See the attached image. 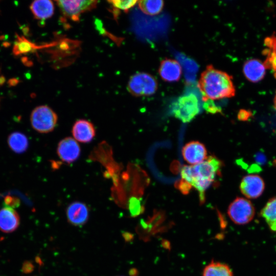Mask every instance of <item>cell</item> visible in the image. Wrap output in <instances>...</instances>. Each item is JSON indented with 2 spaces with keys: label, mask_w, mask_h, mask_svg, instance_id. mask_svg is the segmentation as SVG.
Listing matches in <instances>:
<instances>
[{
  "label": "cell",
  "mask_w": 276,
  "mask_h": 276,
  "mask_svg": "<svg viewBox=\"0 0 276 276\" xmlns=\"http://www.w3.org/2000/svg\"><path fill=\"white\" fill-rule=\"evenodd\" d=\"M198 86L202 101L230 98L235 96L236 88L233 77L227 73L208 65L201 74Z\"/></svg>",
  "instance_id": "1"
},
{
  "label": "cell",
  "mask_w": 276,
  "mask_h": 276,
  "mask_svg": "<svg viewBox=\"0 0 276 276\" xmlns=\"http://www.w3.org/2000/svg\"><path fill=\"white\" fill-rule=\"evenodd\" d=\"M222 165L220 160L210 155L198 164L183 166L180 172L181 179L198 192L200 201L203 202L204 192L220 172Z\"/></svg>",
  "instance_id": "2"
},
{
  "label": "cell",
  "mask_w": 276,
  "mask_h": 276,
  "mask_svg": "<svg viewBox=\"0 0 276 276\" xmlns=\"http://www.w3.org/2000/svg\"><path fill=\"white\" fill-rule=\"evenodd\" d=\"M171 110L176 119L183 123H189L200 111L198 99L193 94L182 95L172 104Z\"/></svg>",
  "instance_id": "3"
},
{
  "label": "cell",
  "mask_w": 276,
  "mask_h": 276,
  "mask_svg": "<svg viewBox=\"0 0 276 276\" xmlns=\"http://www.w3.org/2000/svg\"><path fill=\"white\" fill-rule=\"evenodd\" d=\"M158 88V82L152 75L145 73H136L130 78L127 90L135 97L149 96L154 94Z\"/></svg>",
  "instance_id": "4"
},
{
  "label": "cell",
  "mask_w": 276,
  "mask_h": 276,
  "mask_svg": "<svg viewBox=\"0 0 276 276\" xmlns=\"http://www.w3.org/2000/svg\"><path fill=\"white\" fill-rule=\"evenodd\" d=\"M57 114L47 105L36 107L30 116L31 124L33 129L42 133L52 131L57 125Z\"/></svg>",
  "instance_id": "5"
},
{
  "label": "cell",
  "mask_w": 276,
  "mask_h": 276,
  "mask_svg": "<svg viewBox=\"0 0 276 276\" xmlns=\"http://www.w3.org/2000/svg\"><path fill=\"white\" fill-rule=\"evenodd\" d=\"M227 214L236 224L245 225L254 218L255 209L249 200L243 197H237L229 204Z\"/></svg>",
  "instance_id": "6"
},
{
  "label": "cell",
  "mask_w": 276,
  "mask_h": 276,
  "mask_svg": "<svg viewBox=\"0 0 276 276\" xmlns=\"http://www.w3.org/2000/svg\"><path fill=\"white\" fill-rule=\"evenodd\" d=\"M63 16L70 19L78 21L81 15L91 10L97 6V1L73 0L56 1Z\"/></svg>",
  "instance_id": "7"
},
{
  "label": "cell",
  "mask_w": 276,
  "mask_h": 276,
  "mask_svg": "<svg viewBox=\"0 0 276 276\" xmlns=\"http://www.w3.org/2000/svg\"><path fill=\"white\" fill-rule=\"evenodd\" d=\"M265 189V183L260 176L248 175L244 176L240 183L241 193L247 198L255 199L260 197Z\"/></svg>",
  "instance_id": "8"
},
{
  "label": "cell",
  "mask_w": 276,
  "mask_h": 276,
  "mask_svg": "<svg viewBox=\"0 0 276 276\" xmlns=\"http://www.w3.org/2000/svg\"><path fill=\"white\" fill-rule=\"evenodd\" d=\"M57 152L63 162L71 164L79 157L81 149L77 141L71 137H67L59 142Z\"/></svg>",
  "instance_id": "9"
},
{
  "label": "cell",
  "mask_w": 276,
  "mask_h": 276,
  "mask_svg": "<svg viewBox=\"0 0 276 276\" xmlns=\"http://www.w3.org/2000/svg\"><path fill=\"white\" fill-rule=\"evenodd\" d=\"M182 155L184 159L191 165L198 164L208 157L205 146L198 141L187 143L182 149Z\"/></svg>",
  "instance_id": "10"
},
{
  "label": "cell",
  "mask_w": 276,
  "mask_h": 276,
  "mask_svg": "<svg viewBox=\"0 0 276 276\" xmlns=\"http://www.w3.org/2000/svg\"><path fill=\"white\" fill-rule=\"evenodd\" d=\"M158 74L162 79L165 82H177L182 74L181 66L175 59L165 58L160 63Z\"/></svg>",
  "instance_id": "11"
},
{
  "label": "cell",
  "mask_w": 276,
  "mask_h": 276,
  "mask_svg": "<svg viewBox=\"0 0 276 276\" xmlns=\"http://www.w3.org/2000/svg\"><path fill=\"white\" fill-rule=\"evenodd\" d=\"M72 133L76 141L83 143L90 142L96 135L94 125L89 121L80 119L76 121L73 126Z\"/></svg>",
  "instance_id": "12"
},
{
  "label": "cell",
  "mask_w": 276,
  "mask_h": 276,
  "mask_svg": "<svg viewBox=\"0 0 276 276\" xmlns=\"http://www.w3.org/2000/svg\"><path fill=\"white\" fill-rule=\"evenodd\" d=\"M66 214L68 221L75 225L84 224L89 217V211L86 205L80 201H74L67 206Z\"/></svg>",
  "instance_id": "13"
},
{
  "label": "cell",
  "mask_w": 276,
  "mask_h": 276,
  "mask_svg": "<svg viewBox=\"0 0 276 276\" xmlns=\"http://www.w3.org/2000/svg\"><path fill=\"white\" fill-rule=\"evenodd\" d=\"M19 223V216L14 209L7 206L0 210V231L12 233L18 228Z\"/></svg>",
  "instance_id": "14"
},
{
  "label": "cell",
  "mask_w": 276,
  "mask_h": 276,
  "mask_svg": "<svg viewBox=\"0 0 276 276\" xmlns=\"http://www.w3.org/2000/svg\"><path fill=\"white\" fill-rule=\"evenodd\" d=\"M243 73L250 82L256 83L261 81L266 74V67L263 63L257 59L246 61L243 66Z\"/></svg>",
  "instance_id": "15"
},
{
  "label": "cell",
  "mask_w": 276,
  "mask_h": 276,
  "mask_svg": "<svg viewBox=\"0 0 276 276\" xmlns=\"http://www.w3.org/2000/svg\"><path fill=\"white\" fill-rule=\"evenodd\" d=\"M30 10L35 18L44 20L52 16L54 12V6L52 1L38 0L32 3Z\"/></svg>",
  "instance_id": "16"
},
{
  "label": "cell",
  "mask_w": 276,
  "mask_h": 276,
  "mask_svg": "<svg viewBox=\"0 0 276 276\" xmlns=\"http://www.w3.org/2000/svg\"><path fill=\"white\" fill-rule=\"evenodd\" d=\"M265 44L267 47L263 51L266 56V59L263 63L266 68L272 71L276 78V37L274 35L267 37L265 40Z\"/></svg>",
  "instance_id": "17"
},
{
  "label": "cell",
  "mask_w": 276,
  "mask_h": 276,
  "mask_svg": "<svg viewBox=\"0 0 276 276\" xmlns=\"http://www.w3.org/2000/svg\"><path fill=\"white\" fill-rule=\"evenodd\" d=\"M46 47L47 45L36 44L28 40L24 36H19L16 34V39L13 47L12 53L15 56H19L34 52Z\"/></svg>",
  "instance_id": "18"
},
{
  "label": "cell",
  "mask_w": 276,
  "mask_h": 276,
  "mask_svg": "<svg viewBox=\"0 0 276 276\" xmlns=\"http://www.w3.org/2000/svg\"><path fill=\"white\" fill-rule=\"evenodd\" d=\"M269 229L276 233V197L270 198L260 212Z\"/></svg>",
  "instance_id": "19"
},
{
  "label": "cell",
  "mask_w": 276,
  "mask_h": 276,
  "mask_svg": "<svg viewBox=\"0 0 276 276\" xmlns=\"http://www.w3.org/2000/svg\"><path fill=\"white\" fill-rule=\"evenodd\" d=\"M8 144L13 151L17 153H22L28 149L29 141L27 137L22 133L14 132L9 135Z\"/></svg>",
  "instance_id": "20"
},
{
  "label": "cell",
  "mask_w": 276,
  "mask_h": 276,
  "mask_svg": "<svg viewBox=\"0 0 276 276\" xmlns=\"http://www.w3.org/2000/svg\"><path fill=\"white\" fill-rule=\"evenodd\" d=\"M202 276H233V273L226 264L212 261L204 267Z\"/></svg>",
  "instance_id": "21"
},
{
  "label": "cell",
  "mask_w": 276,
  "mask_h": 276,
  "mask_svg": "<svg viewBox=\"0 0 276 276\" xmlns=\"http://www.w3.org/2000/svg\"><path fill=\"white\" fill-rule=\"evenodd\" d=\"M137 3L140 10L150 16L160 13L164 6V2L162 0H142Z\"/></svg>",
  "instance_id": "22"
},
{
  "label": "cell",
  "mask_w": 276,
  "mask_h": 276,
  "mask_svg": "<svg viewBox=\"0 0 276 276\" xmlns=\"http://www.w3.org/2000/svg\"><path fill=\"white\" fill-rule=\"evenodd\" d=\"M137 1H120L114 0L108 1L113 8L123 10L125 12L132 8L137 3Z\"/></svg>",
  "instance_id": "23"
},
{
  "label": "cell",
  "mask_w": 276,
  "mask_h": 276,
  "mask_svg": "<svg viewBox=\"0 0 276 276\" xmlns=\"http://www.w3.org/2000/svg\"><path fill=\"white\" fill-rule=\"evenodd\" d=\"M129 209L132 216H136L143 212L144 209L139 199L132 197L129 200Z\"/></svg>",
  "instance_id": "24"
},
{
  "label": "cell",
  "mask_w": 276,
  "mask_h": 276,
  "mask_svg": "<svg viewBox=\"0 0 276 276\" xmlns=\"http://www.w3.org/2000/svg\"><path fill=\"white\" fill-rule=\"evenodd\" d=\"M204 108L210 113H216L221 112V109L217 107L212 100L203 101Z\"/></svg>",
  "instance_id": "25"
},
{
  "label": "cell",
  "mask_w": 276,
  "mask_h": 276,
  "mask_svg": "<svg viewBox=\"0 0 276 276\" xmlns=\"http://www.w3.org/2000/svg\"><path fill=\"white\" fill-rule=\"evenodd\" d=\"M176 187L183 194H186L189 192L192 186L188 182L181 179L176 182Z\"/></svg>",
  "instance_id": "26"
},
{
  "label": "cell",
  "mask_w": 276,
  "mask_h": 276,
  "mask_svg": "<svg viewBox=\"0 0 276 276\" xmlns=\"http://www.w3.org/2000/svg\"><path fill=\"white\" fill-rule=\"evenodd\" d=\"M4 203L10 208H16L20 205V200L16 197L7 196L4 199Z\"/></svg>",
  "instance_id": "27"
},
{
  "label": "cell",
  "mask_w": 276,
  "mask_h": 276,
  "mask_svg": "<svg viewBox=\"0 0 276 276\" xmlns=\"http://www.w3.org/2000/svg\"><path fill=\"white\" fill-rule=\"evenodd\" d=\"M251 116L250 111L244 109L240 110L238 113V119L240 121H247Z\"/></svg>",
  "instance_id": "28"
},
{
  "label": "cell",
  "mask_w": 276,
  "mask_h": 276,
  "mask_svg": "<svg viewBox=\"0 0 276 276\" xmlns=\"http://www.w3.org/2000/svg\"><path fill=\"white\" fill-rule=\"evenodd\" d=\"M33 270V264L30 262H25L22 267V271L25 273H30Z\"/></svg>",
  "instance_id": "29"
},
{
  "label": "cell",
  "mask_w": 276,
  "mask_h": 276,
  "mask_svg": "<svg viewBox=\"0 0 276 276\" xmlns=\"http://www.w3.org/2000/svg\"><path fill=\"white\" fill-rule=\"evenodd\" d=\"M255 160L258 164H264L266 163V158L263 153L261 152L257 153L255 156Z\"/></svg>",
  "instance_id": "30"
},
{
  "label": "cell",
  "mask_w": 276,
  "mask_h": 276,
  "mask_svg": "<svg viewBox=\"0 0 276 276\" xmlns=\"http://www.w3.org/2000/svg\"><path fill=\"white\" fill-rule=\"evenodd\" d=\"M19 82V80L16 78H11L9 80L8 84L10 86L16 85Z\"/></svg>",
  "instance_id": "31"
},
{
  "label": "cell",
  "mask_w": 276,
  "mask_h": 276,
  "mask_svg": "<svg viewBox=\"0 0 276 276\" xmlns=\"http://www.w3.org/2000/svg\"><path fill=\"white\" fill-rule=\"evenodd\" d=\"M22 62L24 63L25 65L27 66H31L32 65V62L31 61H29V59L26 57H24L21 59Z\"/></svg>",
  "instance_id": "32"
},
{
  "label": "cell",
  "mask_w": 276,
  "mask_h": 276,
  "mask_svg": "<svg viewBox=\"0 0 276 276\" xmlns=\"http://www.w3.org/2000/svg\"><path fill=\"white\" fill-rule=\"evenodd\" d=\"M5 82V78L3 76H0V86L2 85Z\"/></svg>",
  "instance_id": "33"
},
{
  "label": "cell",
  "mask_w": 276,
  "mask_h": 276,
  "mask_svg": "<svg viewBox=\"0 0 276 276\" xmlns=\"http://www.w3.org/2000/svg\"><path fill=\"white\" fill-rule=\"evenodd\" d=\"M274 107L276 110V93L274 98Z\"/></svg>",
  "instance_id": "34"
}]
</instances>
